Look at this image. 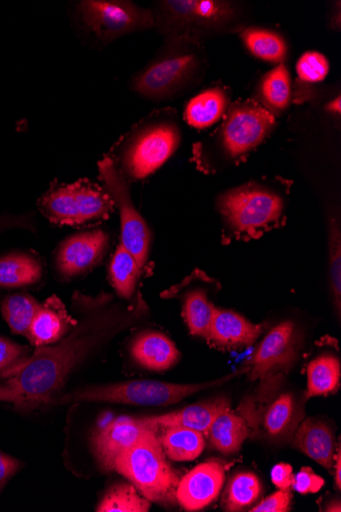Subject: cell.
<instances>
[{"instance_id": "6da1fadb", "label": "cell", "mask_w": 341, "mask_h": 512, "mask_svg": "<svg viewBox=\"0 0 341 512\" xmlns=\"http://www.w3.org/2000/svg\"><path fill=\"white\" fill-rule=\"evenodd\" d=\"M108 300L83 304L81 320L56 345L36 347L6 383L17 394V409L31 411L54 401L71 372L108 339L123 331L142 314L141 304L134 310L118 311Z\"/></svg>"}, {"instance_id": "7a4b0ae2", "label": "cell", "mask_w": 341, "mask_h": 512, "mask_svg": "<svg viewBox=\"0 0 341 512\" xmlns=\"http://www.w3.org/2000/svg\"><path fill=\"white\" fill-rule=\"evenodd\" d=\"M204 69L205 53L198 38L167 37L157 56L133 76L130 87L144 99L167 101L196 83Z\"/></svg>"}, {"instance_id": "3957f363", "label": "cell", "mask_w": 341, "mask_h": 512, "mask_svg": "<svg viewBox=\"0 0 341 512\" xmlns=\"http://www.w3.org/2000/svg\"><path fill=\"white\" fill-rule=\"evenodd\" d=\"M174 111H159L137 124L119 145L117 166L127 180L149 177L177 151L181 129Z\"/></svg>"}, {"instance_id": "277c9868", "label": "cell", "mask_w": 341, "mask_h": 512, "mask_svg": "<svg viewBox=\"0 0 341 512\" xmlns=\"http://www.w3.org/2000/svg\"><path fill=\"white\" fill-rule=\"evenodd\" d=\"M274 126L275 116L264 106L239 102L229 109L221 127L196 154L212 168L230 164L260 146Z\"/></svg>"}, {"instance_id": "5b68a950", "label": "cell", "mask_w": 341, "mask_h": 512, "mask_svg": "<svg viewBox=\"0 0 341 512\" xmlns=\"http://www.w3.org/2000/svg\"><path fill=\"white\" fill-rule=\"evenodd\" d=\"M114 471L127 478L151 502L174 504L180 482L155 431L120 454Z\"/></svg>"}, {"instance_id": "8992f818", "label": "cell", "mask_w": 341, "mask_h": 512, "mask_svg": "<svg viewBox=\"0 0 341 512\" xmlns=\"http://www.w3.org/2000/svg\"><path fill=\"white\" fill-rule=\"evenodd\" d=\"M155 28L167 37L198 38L230 28L238 17L235 5L220 0H165L152 10Z\"/></svg>"}, {"instance_id": "52a82bcc", "label": "cell", "mask_w": 341, "mask_h": 512, "mask_svg": "<svg viewBox=\"0 0 341 512\" xmlns=\"http://www.w3.org/2000/svg\"><path fill=\"white\" fill-rule=\"evenodd\" d=\"M228 229L237 236L255 237L281 218L285 201L268 186L251 183L228 191L218 201Z\"/></svg>"}, {"instance_id": "ba28073f", "label": "cell", "mask_w": 341, "mask_h": 512, "mask_svg": "<svg viewBox=\"0 0 341 512\" xmlns=\"http://www.w3.org/2000/svg\"><path fill=\"white\" fill-rule=\"evenodd\" d=\"M239 375L240 372H234L223 379L197 385H178L149 380L130 381L79 390L64 396L60 402L90 401L138 406H168L193 394L222 385Z\"/></svg>"}, {"instance_id": "9c48e42d", "label": "cell", "mask_w": 341, "mask_h": 512, "mask_svg": "<svg viewBox=\"0 0 341 512\" xmlns=\"http://www.w3.org/2000/svg\"><path fill=\"white\" fill-rule=\"evenodd\" d=\"M37 206L47 220L59 225L107 219L115 207L104 189L87 180L55 186L38 200Z\"/></svg>"}, {"instance_id": "30bf717a", "label": "cell", "mask_w": 341, "mask_h": 512, "mask_svg": "<svg viewBox=\"0 0 341 512\" xmlns=\"http://www.w3.org/2000/svg\"><path fill=\"white\" fill-rule=\"evenodd\" d=\"M104 190L117 207L121 223V244L135 258L140 268L149 259L153 235L130 195L129 182L116 162L107 156L99 163Z\"/></svg>"}, {"instance_id": "8fae6325", "label": "cell", "mask_w": 341, "mask_h": 512, "mask_svg": "<svg viewBox=\"0 0 341 512\" xmlns=\"http://www.w3.org/2000/svg\"><path fill=\"white\" fill-rule=\"evenodd\" d=\"M77 13L86 28L104 43L155 28L152 10L124 0H82Z\"/></svg>"}, {"instance_id": "7c38bea8", "label": "cell", "mask_w": 341, "mask_h": 512, "mask_svg": "<svg viewBox=\"0 0 341 512\" xmlns=\"http://www.w3.org/2000/svg\"><path fill=\"white\" fill-rule=\"evenodd\" d=\"M301 349L296 324L283 321L264 338L252 358L249 379L267 380L295 364Z\"/></svg>"}, {"instance_id": "4fadbf2b", "label": "cell", "mask_w": 341, "mask_h": 512, "mask_svg": "<svg viewBox=\"0 0 341 512\" xmlns=\"http://www.w3.org/2000/svg\"><path fill=\"white\" fill-rule=\"evenodd\" d=\"M109 245L108 232L102 229L72 235L65 239L57 250L56 268L65 278L87 273L103 260Z\"/></svg>"}, {"instance_id": "5bb4252c", "label": "cell", "mask_w": 341, "mask_h": 512, "mask_svg": "<svg viewBox=\"0 0 341 512\" xmlns=\"http://www.w3.org/2000/svg\"><path fill=\"white\" fill-rule=\"evenodd\" d=\"M152 431L155 430L144 425L139 418H120L93 436L94 455L105 471L113 472L116 458Z\"/></svg>"}, {"instance_id": "9a60e30c", "label": "cell", "mask_w": 341, "mask_h": 512, "mask_svg": "<svg viewBox=\"0 0 341 512\" xmlns=\"http://www.w3.org/2000/svg\"><path fill=\"white\" fill-rule=\"evenodd\" d=\"M224 480L225 469L220 462L201 463L180 480L177 502L187 511L202 510L219 496Z\"/></svg>"}, {"instance_id": "2e32d148", "label": "cell", "mask_w": 341, "mask_h": 512, "mask_svg": "<svg viewBox=\"0 0 341 512\" xmlns=\"http://www.w3.org/2000/svg\"><path fill=\"white\" fill-rule=\"evenodd\" d=\"M227 407L225 398L189 405L179 411L164 415L139 418L144 425L153 428L181 427L206 434L215 418Z\"/></svg>"}, {"instance_id": "e0dca14e", "label": "cell", "mask_w": 341, "mask_h": 512, "mask_svg": "<svg viewBox=\"0 0 341 512\" xmlns=\"http://www.w3.org/2000/svg\"><path fill=\"white\" fill-rule=\"evenodd\" d=\"M262 332V325L230 310L216 308L208 340L220 348L238 349L252 346Z\"/></svg>"}, {"instance_id": "ac0fdd59", "label": "cell", "mask_w": 341, "mask_h": 512, "mask_svg": "<svg viewBox=\"0 0 341 512\" xmlns=\"http://www.w3.org/2000/svg\"><path fill=\"white\" fill-rule=\"evenodd\" d=\"M75 324L61 301L52 298L40 305L26 337L35 348L53 345L66 337Z\"/></svg>"}, {"instance_id": "d6986e66", "label": "cell", "mask_w": 341, "mask_h": 512, "mask_svg": "<svg viewBox=\"0 0 341 512\" xmlns=\"http://www.w3.org/2000/svg\"><path fill=\"white\" fill-rule=\"evenodd\" d=\"M131 355L140 366L154 371H166L180 358L176 345L156 331L138 335L131 345Z\"/></svg>"}, {"instance_id": "ffe728a7", "label": "cell", "mask_w": 341, "mask_h": 512, "mask_svg": "<svg viewBox=\"0 0 341 512\" xmlns=\"http://www.w3.org/2000/svg\"><path fill=\"white\" fill-rule=\"evenodd\" d=\"M294 445L328 471L333 468L336 441L327 423L315 418L305 421L297 431Z\"/></svg>"}, {"instance_id": "44dd1931", "label": "cell", "mask_w": 341, "mask_h": 512, "mask_svg": "<svg viewBox=\"0 0 341 512\" xmlns=\"http://www.w3.org/2000/svg\"><path fill=\"white\" fill-rule=\"evenodd\" d=\"M44 268L41 260L27 252L0 256V288L19 289L39 283Z\"/></svg>"}, {"instance_id": "7402d4cb", "label": "cell", "mask_w": 341, "mask_h": 512, "mask_svg": "<svg viewBox=\"0 0 341 512\" xmlns=\"http://www.w3.org/2000/svg\"><path fill=\"white\" fill-rule=\"evenodd\" d=\"M230 102V95L220 86L204 90L187 104L185 120L194 128L205 129L220 120Z\"/></svg>"}, {"instance_id": "603a6c76", "label": "cell", "mask_w": 341, "mask_h": 512, "mask_svg": "<svg viewBox=\"0 0 341 512\" xmlns=\"http://www.w3.org/2000/svg\"><path fill=\"white\" fill-rule=\"evenodd\" d=\"M209 433L218 451L224 455H233L248 438L249 429L245 420L227 407L215 418Z\"/></svg>"}, {"instance_id": "cb8c5ba5", "label": "cell", "mask_w": 341, "mask_h": 512, "mask_svg": "<svg viewBox=\"0 0 341 512\" xmlns=\"http://www.w3.org/2000/svg\"><path fill=\"white\" fill-rule=\"evenodd\" d=\"M299 420V410L294 396L283 394L271 404L265 414V431L272 440H289L294 435Z\"/></svg>"}, {"instance_id": "d4e9b609", "label": "cell", "mask_w": 341, "mask_h": 512, "mask_svg": "<svg viewBox=\"0 0 341 512\" xmlns=\"http://www.w3.org/2000/svg\"><path fill=\"white\" fill-rule=\"evenodd\" d=\"M240 38L256 58L269 63H281L287 56V44L277 32L260 27L242 30Z\"/></svg>"}, {"instance_id": "484cf974", "label": "cell", "mask_w": 341, "mask_h": 512, "mask_svg": "<svg viewBox=\"0 0 341 512\" xmlns=\"http://www.w3.org/2000/svg\"><path fill=\"white\" fill-rule=\"evenodd\" d=\"M159 439L166 456L173 461L196 460L205 449L204 434L181 427L164 428Z\"/></svg>"}, {"instance_id": "4316f807", "label": "cell", "mask_w": 341, "mask_h": 512, "mask_svg": "<svg viewBox=\"0 0 341 512\" xmlns=\"http://www.w3.org/2000/svg\"><path fill=\"white\" fill-rule=\"evenodd\" d=\"M340 386V362L332 354L315 358L308 366L307 397L327 396Z\"/></svg>"}, {"instance_id": "83f0119b", "label": "cell", "mask_w": 341, "mask_h": 512, "mask_svg": "<svg viewBox=\"0 0 341 512\" xmlns=\"http://www.w3.org/2000/svg\"><path fill=\"white\" fill-rule=\"evenodd\" d=\"M262 484L254 473L240 472L229 481L222 497L226 511H241L254 504L262 495Z\"/></svg>"}, {"instance_id": "f1b7e54d", "label": "cell", "mask_w": 341, "mask_h": 512, "mask_svg": "<svg viewBox=\"0 0 341 512\" xmlns=\"http://www.w3.org/2000/svg\"><path fill=\"white\" fill-rule=\"evenodd\" d=\"M140 266L131 253L120 244L109 267L110 281L123 299L133 297L140 277Z\"/></svg>"}, {"instance_id": "f546056e", "label": "cell", "mask_w": 341, "mask_h": 512, "mask_svg": "<svg viewBox=\"0 0 341 512\" xmlns=\"http://www.w3.org/2000/svg\"><path fill=\"white\" fill-rule=\"evenodd\" d=\"M263 105L273 115L284 111L291 100V78L287 67L279 64L268 72L260 85Z\"/></svg>"}, {"instance_id": "4dcf8cb0", "label": "cell", "mask_w": 341, "mask_h": 512, "mask_svg": "<svg viewBox=\"0 0 341 512\" xmlns=\"http://www.w3.org/2000/svg\"><path fill=\"white\" fill-rule=\"evenodd\" d=\"M216 308L203 290H193L184 298L183 312L193 336L208 339Z\"/></svg>"}, {"instance_id": "1f68e13d", "label": "cell", "mask_w": 341, "mask_h": 512, "mask_svg": "<svg viewBox=\"0 0 341 512\" xmlns=\"http://www.w3.org/2000/svg\"><path fill=\"white\" fill-rule=\"evenodd\" d=\"M40 305L33 296L19 293L7 296L0 309L12 333L27 336Z\"/></svg>"}, {"instance_id": "d6a6232c", "label": "cell", "mask_w": 341, "mask_h": 512, "mask_svg": "<svg viewBox=\"0 0 341 512\" xmlns=\"http://www.w3.org/2000/svg\"><path fill=\"white\" fill-rule=\"evenodd\" d=\"M150 509L151 501L146 499L132 483H121L109 489L96 511L148 512Z\"/></svg>"}, {"instance_id": "836d02e7", "label": "cell", "mask_w": 341, "mask_h": 512, "mask_svg": "<svg viewBox=\"0 0 341 512\" xmlns=\"http://www.w3.org/2000/svg\"><path fill=\"white\" fill-rule=\"evenodd\" d=\"M329 234V279L334 304L340 310L341 298V239L338 225L333 221Z\"/></svg>"}, {"instance_id": "e575fe53", "label": "cell", "mask_w": 341, "mask_h": 512, "mask_svg": "<svg viewBox=\"0 0 341 512\" xmlns=\"http://www.w3.org/2000/svg\"><path fill=\"white\" fill-rule=\"evenodd\" d=\"M297 72L303 82L318 83L328 75L329 62L320 53L308 52L299 60Z\"/></svg>"}, {"instance_id": "d590c367", "label": "cell", "mask_w": 341, "mask_h": 512, "mask_svg": "<svg viewBox=\"0 0 341 512\" xmlns=\"http://www.w3.org/2000/svg\"><path fill=\"white\" fill-rule=\"evenodd\" d=\"M30 356V349L0 337V376L7 377Z\"/></svg>"}, {"instance_id": "8d00e7d4", "label": "cell", "mask_w": 341, "mask_h": 512, "mask_svg": "<svg viewBox=\"0 0 341 512\" xmlns=\"http://www.w3.org/2000/svg\"><path fill=\"white\" fill-rule=\"evenodd\" d=\"M323 486L324 480L310 468H303L296 477L292 478L291 487L301 494L317 493Z\"/></svg>"}, {"instance_id": "74e56055", "label": "cell", "mask_w": 341, "mask_h": 512, "mask_svg": "<svg viewBox=\"0 0 341 512\" xmlns=\"http://www.w3.org/2000/svg\"><path fill=\"white\" fill-rule=\"evenodd\" d=\"M290 491L279 490L253 507L252 512H286L290 509Z\"/></svg>"}, {"instance_id": "f35d334b", "label": "cell", "mask_w": 341, "mask_h": 512, "mask_svg": "<svg viewBox=\"0 0 341 512\" xmlns=\"http://www.w3.org/2000/svg\"><path fill=\"white\" fill-rule=\"evenodd\" d=\"M21 463L16 458L0 452V492L7 483L18 473Z\"/></svg>"}, {"instance_id": "ab89813d", "label": "cell", "mask_w": 341, "mask_h": 512, "mask_svg": "<svg viewBox=\"0 0 341 512\" xmlns=\"http://www.w3.org/2000/svg\"><path fill=\"white\" fill-rule=\"evenodd\" d=\"M292 478V468L287 463L275 465L271 472L272 482L279 490L290 491Z\"/></svg>"}, {"instance_id": "60d3db41", "label": "cell", "mask_w": 341, "mask_h": 512, "mask_svg": "<svg viewBox=\"0 0 341 512\" xmlns=\"http://www.w3.org/2000/svg\"><path fill=\"white\" fill-rule=\"evenodd\" d=\"M0 401H6L16 404L17 394L6 382L0 385Z\"/></svg>"}, {"instance_id": "b9f144b4", "label": "cell", "mask_w": 341, "mask_h": 512, "mask_svg": "<svg viewBox=\"0 0 341 512\" xmlns=\"http://www.w3.org/2000/svg\"><path fill=\"white\" fill-rule=\"evenodd\" d=\"M335 483L336 487L340 489L341 487V454L340 450L337 453L336 460H335Z\"/></svg>"}, {"instance_id": "7bdbcfd3", "label": "cell", "mask_w": 341, "mask_h": 512, "mask_svg": "<svg viewBox=\"0 0 341 512\" xmlns=\"http://www.w3.org/2000/svg\"><path fill=\"white\" fill-rule=\"evenodd\" d=\"M327 109L333 115H340V97L328 104Z\"/></svg>"}, {"instance_id": "ee69618b", "label": "cell", "mask_w": 341, "mask_h": 512, "mask_svg": "<svg viewBox=\"0 0 341 512\" xmlns=\"http://www.w3.org/2000/svg\"><path fill=\"white\" fill-rule=\"evenodd\" d=\"M326 511H341L340 502L333 501L329 506L326 507Z\"/></svg>"}]
</instances>
